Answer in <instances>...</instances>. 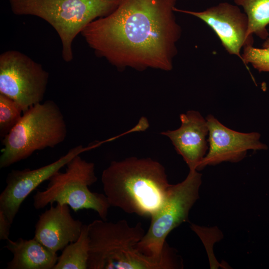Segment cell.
<instances>
[{"mask_svg":"<svg viewBox=\"0 0 269 269\" xmlns=\"http://www.w3.org/2000/svg\"><path fill=\"white\" fill-rule=\"evenodd\" d=\"M176 0H121L81 34L98 56L118 68L170 71L181 35Z\"/></svg>","mask_w":269,"mask_h":269,"instance_id":"1","label":"cell"},{"mask_svg":"<svg viewBox=\"0 0 269 269\" xmlns=\"http://www.w3.org/2000/svg\"><path fill=\"white\" fill-rule=\"evenodd\" d=\"M101 181L111 206L148 217L160 208L171 185L161 164L135 157L111 162Z\"/></svg>","mask_w":269,"mask_h":269,"instance_id":"2","label":"cell"},{"mask_svg":"<svg viewBox=\"0 0 269 269\" xmlns=\"http://www.w3.org/2000/svg\"><path fill=\"white\" fill-rule=\"evenodd\" d=\"M90 241L88 269H178L182 259L168 245L155 258L136 247L145 233L141 223L130 226L126 220L116 222L95 220L88 224Z\"/></svg>","mask_w":269,"mask_h":269,"instance_id":"3","label":"cell"},{"mask_svg":"<svg viewBox=\"0 0 269 269\" xmlns=\"http://www.w3.org/2000/svg\"><path fill=\"white\" fill-rule=\"evenodd\" d=\"M121 0H9L12 12L33 15L49 23L58 34L62 56L73 58L72 43L92 21L112 12Z\"/></svg>","mask_w":269,"mask_h":269,"instance_id":"4","label":"cell"},{"mask_svg":"<svg viewBox=\"0 0 269 269\" xmlns=\"http://www.w3.org/2000/svg\"><path fill=\"white\" fill-rule=\"evenodd\" d=\"M67 134L63 115L53 101L35 104L23 113L2 138L0 167L26 159L35 151L54 147L65 139Z\"/></svg>","mask_w":269,"mask_h":269,"instance_id":"5","label":"cell"},{"mask_svg":"<svg viewBox=\"0 0 269 269\" xmlns=\"http://www.w3.org/2000/svg\"><path fill=\"white\" fill-rule=\"evenodd\" d=\"M64 172L58 171L50 179L46 188L38 191L33 197V206L43 209L54 202L67 204L74 212L81 209L96 211L101 219L107 221L111 205L105 194L93 192L88 187L97 177L95 164L77 155L66 165Z\"/></svg>","mask_w":269,"mask_h":269,"instance_id":"6","label":"cell"},{"mask_svg":"<svg viewBox=\"0 0 269 269\" xmlns=\"http://www.w3.org/2000/svg\"><path fill=\"white\" fill-rule=\"evenodd\" d=\"M189 170L186 178L171 184L162 205L151 218L147 231L137 243L136 249L150 257L159 258L165 250L166 238L175 228L188 221L190 211L199 198L202 174Z\"/></svg>","mask_w":269,"mask_h":269,"instance_id":"7","label":"cell"},{"mask_svg":"<svg viewBox=\"0 0 269 269\" xmlns=\"http://www.w3.org/2000/svg\"><path fill=\"white\" fill-rule=\"evenodd\" d=\"M48 78L41 64L18 51L0 55V94L16 102L23 113L43 100Z\"/></svg>","mask_w":269,"mask_h":269,"instance_id":"8","label":"cell"},{"mask_svg":"<svg viewBox=\"0 0 269 269\" xmlns=\"http://www.w3.org/2000/svg\"><path fill=\"white\" fill-rule=\"evenodd\" d=\"M101 142L72 148L56 161L39 168L12 170L6 179V186L0 194V211L12 224L21 204L40 184L49 179L77 155L100 145Z\"/></svg>","mask_w":269,"mask_h":269,"instance_id":"9","label":"cell"},{"mask_svg":"<svg viewBox=\"0 0 269 269\" xmlns=\"http://www.w3.org/2000/svg\"><path fill=\"white\" fill-rule=\"evenodd\" d=\"M174 10L193 15L202 20L217 35L226 51L241 60L243 48L253 45V37L248 35L247 15L236 4L221 2L199 11L180 9L176 7Z\"/></svg>","mask_w":269,"mask_h":269,"instance_id":"10","label":"cell"},{"mask_svg":"<svg viewBox=\"0 0 269 269\" xmlns=\"http://www.w3.org/2000/svg\"><path fill=\"white\" fill-rule=\"evenodd\" d=\"M206 119L209 129L208 150L198 171L223 162H238L246 157L249 150L267 148L261 141V135L257 132L234 131L222 124L212 115H208Z\"/></svg>","mask_w":269,"mask_h":269,"instance_id":"11","label":"cell"},{"mask_svg":"<svg viewBox=\"0 0 269 269\" xmlns=\"http://www.w3.org/2000/svg\"><path fill=\"white\" fill-rule=\"evenodd\" d=\"M180 120L179 128L161 134L170 139L189 170H198L208 150L209 129L206 119L198 111L190 110L181 114Z\"/></svg>","mask_w":269,"mask_h":269,"instance_id":"12","label":"cell"},{"mask_svg":"<svg viewBox=\"0 0 269 269\" xmlns=\"http://www.w3.org/2000/svg\"><path fill=\"white\" fill-rule=\"evenodd\" d=\"M65 204L51 205L39 216L34 238L50 251L63 250L79 237L83 223L74 219Z\"/></svg>","mask_w":269,"mask_h":269,"instance_id":"13","label":"cell"},{"mask_svg":"<svg viewBox=\"0 0 269 269\" xmlns=\"http://www.w3.org/2000/svg\"><path fill=\"white\" fill-rule=\"evenodd\" d=\"M5 246L13 254L7 263L6 269H53L58 256L34 238L26 240L9 239Z\"/></svg>","mask_w":269,"mask_h":269,"instance_id":"14","label":"cell"},{"mask_svg":"<svg viewBox=\"0 0 269 269\" xmlns=\"http://www.w3.org/2000/svg\"><path fill=\"white\" fill-rule=\"evenodd\" d=\"M89 248V226L83 224L79 238L65 247L53 269H87Z\"/></svg>","mask_w":269,"mask_h":269,"instance_id":"15","label":"cell"},{"mask_svg":"<svg viewBox=\"0 0 269 269\" xmlns=\"http://www.w3.org/2000/svg\"><path fill=\"white\" fill-rule=\"evenodd\" d=\"M241 6L249 20L248 35H256L265 40L269 36L267 27L269 24V0H234Z\"/></svg>","mask_w":269,"mask_h":269,"instance_id":"16","label":"cell"},{"mask_svg":"<svg viewBox=\"0 0 269 269\" xmlns=\"http://www.w3.org/2000/svg\"><path fill=\"white\" fill-rule=\"evenodd\" d=\"M23 112L16 102L0 94V135L3 138L21 119Z\"/></svg>","mask_w":269,"mask_h":269,"instance_id":"17","label":"cell"},{"mask_svg":"<svg viewBox=\"0 0 269 269\" xmlns=\"http://www.w3.org/2000/svg\"><path fill=\"white\" fill-rule=\"evenodd\" d=\"M242 50L241 61L246 66L251 64L259 72H269V48L249 45Z\"/></svg>","mask_w":269,"mask_h":269,"instance_id":"18","label":"cell"},{"mask_svg":"<svg viewBox=\"0 0 269 269\" xmlns=\"http://www.w3.org/2000/svg\"><path fill=\"white\" fill-rule=\"evenodd\" d=\"M11 223L3 212L0 211V240L9 239Z\"/></svg>","mask_w":269,"mask_h":269,"instance_id":"19","label":"cell"},{"mask_svg":"<svg viewBox=\"0 0 269 269\" xmlns=\"http://www.w3.org/2000/svg\"><path fill=\"white\" fill-rule=\"evenodd\" d=\"M263 48H269V36L265 40L262 44Z\"/></svg>","mask_w":269,"mask_h":269,"instance_id":"20","label":"cell"}]
</instances>
